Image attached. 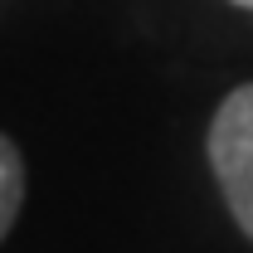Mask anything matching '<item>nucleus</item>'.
Here are the masks:
<instances>
[{
  "mask_svg": "<svg viewBox=\"0 0 253 253\" xmlns=\"http://www.w3.org/2000/svg\"><path fill=\"white\" fill-rule=\"evenodd\" d=\"M20 205H25V161L10 136H0V239L10 234Z\"/></svg>",
  "mask_w": 253,
  "mask_h": 253,
  "instance_id": "obj_2",
  "label": "nucleus"
},
{
  "mask_svg": "<svg viewBox=\"0 0 253 253\" xmlns=\"http://www.w3.org/2000/svg\"><path fill=\"white\" fill-rule=\"evenodd\" d=\"M210 161L239 229L253 239V83L234 88L210 126Z\"/></svg>",
  "mask_w": 253,
  "mask_h": 253,
  "instance_id": "obj_1",
  "label": "nucleus"
},
{
  "mask_svg": "<svg viewBox=\"0 0 253 253\" xmlns=\"http://www.w3.org/2000/svg\"><path fill=\"white\" fill-rule=\"evenodd\" d=\"M234 5H244V10H253V0H234Z\"/></svg>",
  "mask_w": 253,
  "mask_h": 253,
  "instance_id": "obj_3",
  "label": "nucleus"
}]
</instances>
